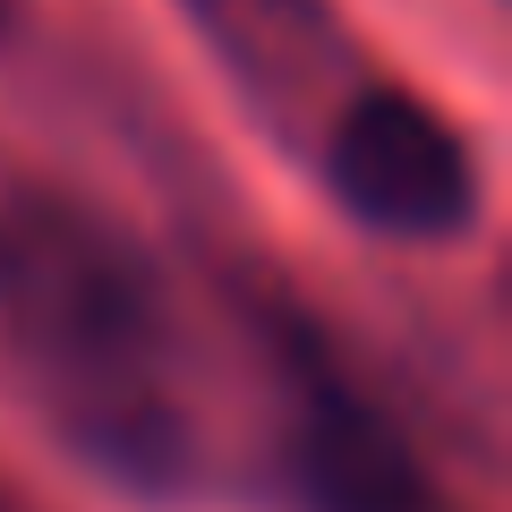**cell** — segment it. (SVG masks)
I'll use <instances>...</instances> for the list:
<instances>
[{
	"instance_id": "277c9868",
	"label": "cell",
	"mask_w": 512,
	"mask_h": 512,
	"mask_svg": "<svg viewBox=\"0 0 512 512\" xmlns=\"http://www.w3.org/2000/svg\"><path fill=\"white\" fill-rule=\"evenodd\" d=\"M180 9L205 35V52L231 69V86L265 111L274 137L308 146V128H325L359 94V86L342 94L350 35L325 0H180Z\"/></svg>"
},
{
	"instance_id": "6da1fadb",
	"label": "cell",
	"mask_w": 512,
	"mask_h": 512,
	"mask_svg": "<svg viewBox=\"0 0 512 512\" xmlns=\"http://www.w3.org/2000/svg\"><path fill=\"white\" fill-rule=\"evenodd\" d=\"M0 333L43 376L52 410H94L146 393L163 359V282L146 248L60 188H18L0 205Z\"/></svg>"
},
{
	"instance_id": "3957f363",
	"label": "cell",
	"mask_w": 512,
	"mask_h": 512,
	"mask_svg": "<svg viewBox=\"0 0 512 512\" xmlns=\"http://www.w3.org/2000/svg\"><path fill=\"white\" fill-rule=\"evenodd\" d=\"M256 325L274 342L282 393H291V478L308 495V512H444L427 470H419V453L350 384V367L325 350V333L308 316L256 308Z\"/></svg>"
},
{
	"instance_id": "5b68a950",
	"label": "cell",
	"mask_w": 512,
	"mask_h": 512,
	"mask_svg": "<svg viewBox=\"0 0 512 512\" xmlns=\"http://www.w3.org/2000/svg\"><path fill=\"white\" fill-rule=\"evenodd\" d=\"M9 26H18V0H0V35H9Z\"/></svg>"
},
{
	"instance_id": "7a4b0ae2",
	"label": "cell",
	"mask_w": 512,
	"mask_h": 512,
	"mask_svg": "<svg viewBox=\"0 0 512 512\" xmlns=\"http://www.w3.org/2000/svg\"><path fill=\"white\" fill-rule=\"evenodd\" d=\"M325 188L384 239H453L478 214L470 137L410 86H359L325 120Z\"/></svg>"
},
{
	"instance_id": "8992f818",
	"label": "cell",
	"mask_w": 512,
	"mask_h": 512,
	"mask_svg": "<svg viewBox=\"0 0 512 512\" xmlns=\"http://www.w3.org/2000/svg\"><path fill=\"white\" fill-rule=\"evenodd\" d=\"M0 512H18V504H9V495H0Z\"/></svg>"
}]
</instances>
